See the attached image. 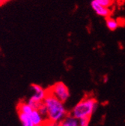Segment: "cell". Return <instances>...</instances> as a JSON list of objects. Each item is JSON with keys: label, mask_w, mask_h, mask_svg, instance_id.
<instances>
[{"label": "cell", "mask_w": 125, "mask_h": 126, "mask_svg": "<svg viewBox=\"0 0 125 126\" xmlns=\"http://www.w3.org/2000/svg\"><path fill=\"white\" fill-rule=\"evenodd\" d=\"M43 104L47 110L46 119L54 122H60L69 113L62 103L53 94L46 92V95L43 99Z\"/></svg>", "instance_id": "cell-1"}, {"label": "cell", "mask_w": 125, "mask_h": 126, "mask_svg": "<svg viewBox=\"0 0 125 126\" xmlns=\"http://www.w3.org/2000/svg\"><path fill=\"white\" fill-rule=\"evenodd\" d=\"M98 107V102L94 97H85L78 102L71 110L70 115L77 119H91Z\"/></svg>", "instance_id": "cell-2"}, {"label": "cell", "mask_w": 125, "mask_h": 126, "mask_svg": "<svg viewBox=\"0 0 125 126\" xmlns=\"http://www.w3.org/2000/svg\"><path fill=\"white\" fill-rule=\"evenodd\" d=\"M46 92L53 94L55 98L64 104L69 99L70 96L68 87L65 83L61 81L55 83L48 89H46Z\"/></svg>", "instance_id": "cell-3"}, {"label": "cell", "mask_w": 125, "mask_h": 126, "mask_svg": "<svg viewBox=\"0 0 125 126\" xmlns=\"http://www.w3.org/2000/svg\"><path fill=\"white\" fill-rule=\"evenodd\" d=\"M91 7L92 8V10L95 11V13L100 16V17H104V18H107L109 17H110V14H111V8H106L103 7L100 5H99L98 3H97L95 1H92L91 2Z\"/></svg>", "instance_id": "cell-4"}, {"label": "cell", "mask_w": 125, "mask_h": 126, "mask_svg": "<svg viewBox=\"0 0 125 126\" xmlns=\"http://www.w3.org/2000/svg\"><path fill=\"white\" fill-rule=\"evenodd\" d=\"M30 88L33 92L32 97H34L35 98H36L39 101H43V99L45 98V97L46 95V89H44L40 85L35 84V83L31 85Z\"/></svg>", "instance_id": "cell-5"}, {"label": "cell", "mask_w": 125, "mask_h": 126, "mask_svg": "<svg viewBox=\"0 0 125 126\" xmlns=\"http://www.w3.org/2000/svg\"><path fill=\"white\" fill-rule=\"evenodd\" d=\"M59 124L60 126H79V119L69 113L59 122Z\"/></svg>", "instance_id": "cell-6"}, {"label": "cell", "mask_w": 125, "mask_h": 126, "mask_svg": "<svg viewBox=\"0 0 125 126\" xmlns=\"http://www.w3.org/2000/svg\"><path fill=\"white\" fill-rule=\"evenodd\" d=\"M30 117H31V119H32L34 125L43 124L44 122V121L46 120L45 118L36 110H32V112L30 113Z\"/></svg>", "instance_id": "cell-7"}, {"label": "cell", "mask_w": 125, "mask_h": 126, "mask_svg": "<svg viewBox=\"0 0 125 126\" xmlns=\"http://www.w3.org/2000/svg\"><path fill=\"white\" fill-rule=\"evenodd\" d=\"M32 110L33 109L26 101H20L17 104V113H23L30 115Z\"/></svg>", "instance_id": "cell-8"}, {"label": "cell", "mask_w": 125, "mask_h": 126, "mask_svg": "<svg viewBox=\"0 0 125 126\" xmlns=\"http://www.w3.org/2000/svg\"><path fill=\"white\" fill-rule=\"evenodd\" d=\"M18 117L20 121L22 126H35L29 114H26L23 113H17Z\"/></svg>", "instance_id": "cell-9"}, {"label": "cell", "mask_w": 125, "mask_h": 126, "mask_svg": "<svg viewBox=\"0 0 125 126\" xmlns=\"http://www.w3.org/2000/svg\"><path fill=\"white\" fill-rule=\"evenodd\" d=\"M106 26L110 31H115L118 28L119 23L117 20L111 17H109L106 18Z\"/></svg>", "instance_id": "cell-10"}, {"label": "cell", "mask_w": 125, "mask_h": 126, "mask_svg": "<svg viewBox=\"0 0 125 126\" xmlns=\"http://www.w3.org/2000/svg\"><path fill=\"white\" fill-rule=\"evenodd\" d=\"M27 103L30 105V107H32L33 110H38L41 107V105L43 104V102L42 101H39V100H38V99H36V98H35L34 97L32 96L28 99Z\"/></svg>", "instance_id": "cell-11"}, {"label": "cell", "mask_w": 125, "mask_h": 126, "mask_svg": "<svg viewBox=\"0 0 125 126\" xmlns=\"http://www.w3.org/2000/svg\"><path fill=\"white\" fill-rule=\"evenodd\" d=\"M94 1H95L97 3L103 7L111 8L112 6L114 5L115 0H94Z\"/></svg>", "instance_id": "cell-12"}, {"label": "cell", "mask_w": 125, "mask_h": 126, "mask_svg": "<svg viewBox=\"0 0 125 126\" xmlns=\"http://www.w3.org/2000/svg\"><path fill=\"white\" fill-rule=\"evenodd\" d=\"M91 119L85 118L79 119V126H89Z\"/></svg>", "instance_id": "cell-13"}, {"label": "cell", "mask_w": 125, "mask_h": 126, "mask_svg": "<svg viewBox=\"0 0 125 126\" xmlns=\"http://www.w3.org/2000/svg\"><path fill=\"white\" fill-rule=\"evenodd\" d=\"M43 126H60V124L58 122H54L46 119L43 122Z\"/></svg>", "instance_id": "cell-14"}, {"label": "cell", "mask_w": 125, "mask_h": 126, "mask_svg": "<svg viewBox=\"0 0 125 126\" xmlns=\"http://www.w3.org/2000/svg\"><path fill=\"white\" fill-rule=\"evenodd\" d=\"M108 80H109V79H108L107 77H105L104 80H103V83H106V82L108 81Z\"/></svg>", "instance_id": "cell-15"}, {"label": "cell", "mask_w": 125, "mask_h": 126, "mask_svg": "<svg viewBox=\"0 0 125 126\" xmlns=\"http://www.w3.org/2000/svg\"><path fill=\"white\" fill-rule=\"evenodd\" d=\"M35 126H43V123L41 124V125H35Z\"/></svg>", "instance_id": "cell-16"}, {"label": "cell", "mask_w": 125, "mask_h": 126, "mask_svg": "<svg viewBox=\"0 0 125 126\" xmlns=\"http://www.w3.org/2000/svg\"><path fill=\"white\" fill-rule=\"evenodd\" d=\"M124 1H125V0H124Z\"/></svg>", "instance_id": "cell-17"}]
</instances>
